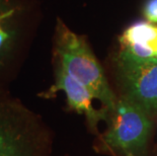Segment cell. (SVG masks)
I'll list each match as a JSON object with an SVG mask.
<instances>
[{
	"label": "cell",
	"mask_w": 157,
	"mask_h": 156,
	"mask_svg": "<svg viewBox=\"0 0 157 156\" xmlns=\"http://www.w3.org/2000/svg\"><path fill=\"white\" fill-rule=\"evenodd\" d=\"M149 114L125 96L118 99L109 114V125L101 137L102 150L124 156H143L152 123Z\"/></svg>",
	"instance_id": "obj_2"
},
{
	"label": "cell",
	"mask_w": 157,
	"mask_h": 156,
	"mask_svg": "<svg viewBox=\"0 0 157 156\" xmlns=\"http://www.w3.org/2000/svg\"><path fill=\"white\" fill-rule=\"evenodd\" d=\"M57 91L64 92L70 108L78 114L85 115L93 131H96L99 121H105L109 117L111 112L105 108L101 109L94 108L93 99H95V97L86 86L59 67L56 72L55 84L51 86V88L44 95L51 97Z\"/></svg>",
	"instance_id": "obj_5"
},
{
	"label": "cell",
	"mask_w": 157,
	"mask_h": 156,
	"mask_svg": "<svg viewBox=\"0 0 157 156\" xmlns=\"http://www.w3.org/2000/svg\"><path fill=\"white\" fill-rule=\"evenodd\" d=\"M19 12L21 7L13 0H0V66L16 48Z\"/></svg>",
	"instance_id": "obj_7"
},
{
	"label": "cell",
	"mask_w": 157,
	"mask_h": 156,
	"mask_svg": "<svg viewBox=\"0 0 157 156\" xmlns=\"http://www.w3.org/2000/svg\"><path fill=\"white\" fill-rule=\"evenodd\" d=\"M55 56L59 68L86 86L109 112L118 99L108 83L101 64L82 36L58 19L55 35Z\"/></svg>",
	"instance_id": "obj_1"
},
{
	"label": "cell",
	"mask_w": 157,
	"mask_h": 156,
	"mask_svg": "<svg viewBox=\"0 0 157 156\" xmlns=\"http://www.w3.org/2000/svg\"><path fill=\"white\" fill-rule=\"evenodd\" d=\"M142 11L147 21L157 25V0H146Z\"/></svg>",
	"instance_id": "obj_8"
},
{
	"label": "cell",
	"mask_w": 157,
	"mask_h": 156,
	"mask_svg": "<svg viewBox=\"0 0 157 156\" xmlns=\"http://www.w3.org/2000/svg\"><path fill=\"white\" fill-rule=\"evenodd\" d=\"M119 57L147 62L157 61V25L137 21L129 25L119 38Z\"/></svg>",
	"instance_id": "obj_6"
},
{
	"label": "cell",
	"mask_w": 157,
	"mask_h": 156,
	"mask_svg": "<svg viewBox=\"0 0 157 156\" xmlns=\"http://www.w3.org/2000/svg\"><path fill=\"white\" fill-rule=\"evenodd\" d=\"M39 147L28 112L0 94V156H39Z\"/></svg>",
	"instance_id": "obj_3"
},
{
	"label": "cell",
	"mask_w": 157,
	"mask_h": 156,
	"mask_svg": "<svg viewBox=\"0 0 157 156\" xmlns=\"http://www.w3.org/2000/svg\"><path fill=\"white\" fill-rule=\"evenodd\" d=\"M117 73L124 96L148 114L157 112V61L117 57Z\"/></svg>",
	"instance_id": "obj_4"
}]
</instances>
